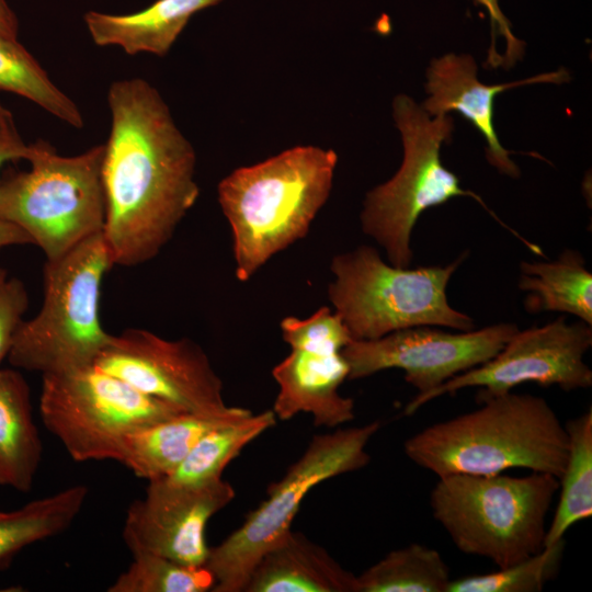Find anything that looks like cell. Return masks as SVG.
Returning <instances> with one entry per match:
<instances>
[{
	"label": "cell",
	"instance_id": "cell-1",
	"mask_svg": "<svg viewBox=\"0 0 592 592\" xmlns=\"http://www.w3.org/2000/svg\"><path fill=\"white\" fill-rule=\"evenodd\" d=\"M107 104L103 236L114 265L135 266L162 250L197 201L196 156L160 93L145 79L114 81Z\"/></svg>",
	"mask_w": 592,
	"mask_h": 592
},
{
	"label": "cell",
	"instance_id": "cell-2",
	"mask_svg": "<svg viewBox=\"0 0 592 592\" xmlns=\"http://www.w3.org/2000/svg\"><path fill=\"white\" fill-rule=\"evenodd\" d=\"M479 399V408L433 423L406 440L407 457L437 477L522 468L559 479L568 435L549 403L511 391Z\"/></svg>",
	"mask_w": 592,
	"mask_h": 592
},
{
	"label": "cell",
	"instance_id": "cell-3",
	"mask_svg": "<svg viewBox=\"0 0 592 592\" xmlns=\"http://www.w3.org/2000/svg\"><path fill=\"white\" fill-rule=\"evenodd\" d=\"M337 161L331 149L298 146L219 182L218 203L231 229L240 282L307 235L330 195Z\"/></svg>",
	"mask_w": 592,
	"mask_h": 592
},
{
	"label": "cell",
	"instance_id": "cell-4",
	"mask_svg": "<svg viewBox=\"0 0 592 592\" xmlns=\"http://www.w3.org/2000/svg\"><path fill=\"white\" fill-rule=\"evenodd\" d=\"M430 493L434 520L463 554L504 568L545 548L546 519L558 478L452 474L437 477Z\"/></svg>",
	"mask_w": 592,
	"mask_h": 592
},
{
	"label": "cell",
	"instance_id": "cell-5",
	"mask_svg": "<svg viewBox=\"0 0 592 592\" xmlns=\"http://www.w3.org/2000/svg\"><path fill=\"white\" fill-rule=\"evenodd\" d=\"M113 265L103 232L46 260L42 307L18 329L10 365L42 375L94 365L111 338L100 320V299Z\"/></svg>",
	"mask_w": 592,
	"mask_h": 592
},
{
	"label": "cell",
	"instance_id": "cell-6",
	"mask_svg": "<svg viewBox=\"0 0 592 592\" xmlns=\"http://www.w3.org/2000/svg\"><path fill=\"white\" fill-rule=\"evenodd\" d=\"M466 254L445 266L410 269L394 266L373 247L360 246L332 258L334 280L328 297L353 340L378 339L418 326L469 331L474 320L454 309L446 295Z\"/></svg>",
	"mask_w": 592,
	"mask_h": 592
},
{
	"label": "cell",
	"instance_id": "cell-7",
	"mask_svg": "<svg viewBox=\"0 0 592 592\" xmlns=\"http://www.w3.org/2000/svg\"><path fill=\"white\" fill-rule=\"evenodd\" d=\"M104 144L76 156L58 155L44 140L30 145V169L0 181V217L21 228L55 260L103 232L106 202Z\"/></svg>",
	"mask_w": 592,
	"mask_h": 592
},
{
	"label": "cell",
	"instance_id": "cell-8",
	"mask_svg": "<svg viewBox=\"0 0 592 592\" xmlns=\"http://www.w3.org/2000/svg\"><path fill=\"white\" fill-rule=\"evenodd\" d=\"M394 118L401 133L403 160L396 174L371 190L361 213L364 234L374 239L397 267H409L413 258L411 235L420 215L456 196L476 200L503 227L509 229L533 252L537 250L514 229L506 226L471 191L464 190L456 174L444 167L441 147L451 137L453 119L433 118L411 98L399 94L392 102Z\"/></svg>",
	"mask_w": 592,
	"mask_h": 592
},
{
	"label": "cell",
	"instance_id": "cell-9",
	"mask_svg": "<svg viewBox=\"0 0 592 592\" xmlns=\"http://www.w3.org/2000/svg\"><path fill=\"white\" fill-rule=\"evenodd\" d=\"M379 428L380 422L373 421L314 436L282 479L269 487L266 499L219 545L209 548L204 567L215 579L212 591H243L261 557L291 531L307 493L325 480L368 464L366 446Z\"/></svg>",
	"mask_w": 592,
	"mask_h": 592
},
{
	"label": "cell",
	"instance_id": "cell-10",
	"mask_svg": "<svg viewBox=\"0 0 592 592\" xmlns=\"http://www.w3.org/2000/svg\"><path fill=\"white\" fill-rule=\"evenodd\" d=\"M39 412L76 462H117L127 435L185 413L94 365L42 375Z\"/></svg>",
	"mask_w": 592,
	"mask_h": 592
},
{
	"label": "cell",
	"instance_id": "cell-11",
	"mask_svg": "<svg viewBox=\"0 0 592 592\" xmlns=\"http://www.w3.org/2000/svg\"><path fill=\"white\" fill-rule=\"evenodd\" d=\"M591 345V325L580 320L568 323L565 316L542 327L517 330L491 360L415 395L405 414L412 415L431 400L469 387L480 388L479 398L509 392L525 383L566 391L589 388L592 371L583 357Z\"/></svg>",
	"mask_w": 592,
	"mask_h": 592
},
{
	"label": "cell",
	"instance_id": "cell-12",
	"mask_svg": "<svg viewBox=\"0 0 592 592\" xmlns=\"http://www.w3.org/2000/svg\"><path fill=\"white\" fill-rule=\"evenodd\" d=\"M517 330L510 322L458 332L418 326L378 339L352 340L341 354L348 365V379L398 368L420 395L491 360Z\"/></svg>",
	"mask_w": 592,
	"mask_h": 592
},
{
	"label": "cell",
	"instance_id": "cell-13",
	"mask_svg": "<svg viewBox=\"0 0 592 592\" xmlns=\"http://www.w3.org/2000/svg\"><path fill=\"white\" fill-rule=\"evenodd\" d=\"M94 366L185 413L219 414L232 408L223 398V383L208 356L190 339L167 340L145 329H127L111 334Z\"/></svg>",
	"mask_w": 592,
	"mask_h": 592
},
{
	"label": "cell",
	"instance_id": "cell-14",
	"mask_svg": "<svg viewBox=\"0 0 592 592\" xmlns=\"http://www.w3.org/2000/svg\"><path fill=\"white\" fill-rule=\"evenodd\" d=\"M148 482L145 497L126 512L123 538L128 549L204 566L209 554L206 525L232 501V486L223 479L201 487L174 486L162 479Z\"/></svg>",
	"mask_w": 592,
	"mask_h": 592
},
{
	"label": "cell",
	"instance_id": "cell-15",
	"mask_svg": "<svg viewBox=\"0 0 592 592\" xmlns=\"http://www.w3.org/2000/svg\"><path fill=\"white\" fill-rule=\"evenodd\" d=\"M426 78L429 98L422 104L423 110L432 116L446 115L451 111L462 114L485 137L489 163L499 172L517 178L520 169L511 160V151L502 147L494 129V96L525 84L563 83L570 76L565 68H559L520 81L487 86L478 80L477 65L471 56L451 53L431 61Z\"/></svg>",
	"mask_w": 592,
	"mask_h": 592
},
{
	"label": "cell",
	"instance_id": "cell-16",
	"mask_svg": "<svg viewBox=\"0 0 592 592\" xmlns=\"http://www.w3.org/2000/svg\"><path fill=\"white\" fill-rule=\"evenodd\" d=\"M348 374L341 352L292 349L272 371L278 385L272 411L282 421L309 413L316 426L337 428L349 422L354 419V402L339 392Z\"/></svg>",
	"mask_w": 592,
	"mask_h": 592
},
{
	"label": "cell",
	"instance_id": "cell-17",
	"mask_svg": "<svg viewBox=\"0 0 592 592\" xmlns=\"http://www.w3.org/2000/svg\"><path fill=\"white\" fill-rule=\"evenodd\" d=\"M244 592H356V576L321 546L289 531L254 566Z\"/></svg>",
	"mask_w": 592,
	"mask_h": 592
},
{
	"label": "cell",
	"instance_id": "cell-18",
	"mask_svg": "<svg viewBox=\"0 0 592 592\" xmlns=\"http://www.w3.org/2000/svg\"><path fill=\"white\" fill-rule=\"evenodd\" d=\"M251 413L240 407L219 414L181 413L127 435L117 462L148 481L166 478L206 433Z\"/></svg>",
	"mask_w": 592,
	"mask_h": 592
},
{
	"label": "cell",
	"instance_id": "cell-19",
	"mask_svg": "<svg viewBox=\"0 0 592 592\" xmlns=\"http://www.w3.org/2000/svg\"><path fill=\"white\" fill-rule=\"evenodd\" d=\"M221 0H157L128 14L89 11L83 19L98 46H118L126 54L164 56L196 12Z\"/></svg>",
	"mask_w": 592,
	"mask_h": 592
},
{
	"label": "cell",
	"instance_id": "cell-20",
	"mask_svg": "<svg viewBox=\"0 0 592 592\" xmlns=\"http://www.w3.org/2000/svg\"><path fill=\"white\" fill-rule=\"evenodd\" d=\"M42 456L29 384L18 368L0 367V486L29 492Z\"/></svg>",
	"mask_w": 592,
	"mask_h": 592
},
{
	"label": "cell",
	"instance_id": "cell-21",
	"mask_svg": "<svg viewBox=\"0 0 592 592\" xmlns=\"http://www.w3.org/2000/svg\"><path fill=\"white\" fill-rule=\"evenodd\" d=\"M519 288L530 293V312L570 314L592 326V274L580 252L565 250L554 261L522 262Z\"/></svg>",
	"mask_w": 592,
	"mask_h": 592
},
{
	"label": "cell",
	"instance_id": "cell-22",
	"mask_svg": "<svg viewBox=\"0 0 592 592\" xmlns=\"http://www.w3.org/2000/svg\"><path fill=\"white\" fill-rule=\"evenodd\" d=\"M75 485L11 511H0V568L23 548L65 532L80 513L87 496Z\"/></svg>",
	"mask_w": 592,
	"mask_h": 592
},
{
	"label": "cell",
	"instance_id": "cell-23",
	"mask_svg": "<svg viewBox=\"0 0 592 592\" xmlns=\"http://www.w3.org/2000/svg\"><path fill=\"white\" fill-rule=\"evenodd\" d=\"M568 454L558 479L559 499L547 526L545 546L563 539L577 522L592 515V410L565 423Z\"/></svg>",
	"mask_w": 592,
	"mask_h": 592
},
{
	"label": "cell",
	"instance_id": "cell-24",
	"mask_svg": "<svg viewBox=\"0 0 592 592\" xmlns=\"http://www.w3.org/2000/svg\"><path fill=\"white\" fill-rule=\"evenodd\" d=\"M276 422L272 410L220 425L206 433L177 469L162 478L168 483L201 487L221 479L228 464L259 435Z\"/></svg>",
	"mask_w": 592,
	"mask_h": 592
},
{
	"label": "cell",
	"instance_id": "cell-25",
	"mask_svg": "<svg viewBox=\"0 0 592 592\" xmlns=\"http://www.w3.org/2000/svg\"><path fill=\"white\" fill-rule=\"evenodd\" d=\"M451 581L442 555L412 543L391 550L356 576V592H447Z\"/></svg>",
	"mask_w": 592,
	"mask_h": 592
},
{
	"label": "cell",
	"instance_id": "cell-26",
	"mask_svg": "<svg viewBox=\"0 0 592 592\" xmlns=\"http://www.w3.org/2000/svg\"><path fill=\"white\" fill-rule=\"evenodd\" d=\"M0 91L22 96L75 128L84 125L76 102L48 77L18 38L0 34Z\"/></svg>",
	"mask_w": 592,
	"mask_h": 592
},
{
	"label": "cell",
	"instance_id": "cell-27",
	"mask_svg": "<svg viewBox=\"0 0 592 592\" xmlns=\"http://www.w3.org/2000/svg\"><path fill=\"white\" fill-rule=\"evenodd\" d=\"M132 555L133 561L107 588L109 592H206L215 584L204 566H186L147 551Z\"/></svg>",
	"mask_w": 592,
	"mask_h": 592
},
{
	"label": "cell",
	"instance_id": "cell-28",
	"mask_svg": "<svg viewBox=\"0 0 592 592\" xmlns=\"http://www.w3.org/2000/svg\"><path fill=\"white\" fill-rule=\"evenodd\" d=\"M565 538L497 571L452 579L447 592H538L557 573Z\"/></svg>",
	"mask_w": 592,
	"mask_h": 592
},
{
	"label": "cell",
	"instance_id": "cell-29",
	"mask_svg": "<svg viewBox=\"0 0 592 592\" xmlns=\"http://www.w3.org/2000/svg\"><path fill=\"white\" fill-rule=\"evenodd\" d=\"M280 327L284 341L296 350L340 353L353 340L340 315L327 306L306 319L285 317Z\"/></svg>",
	"mask_w": 592,
	"mask_h": 592
},
{
	"label": "cell",
	"instance_id": "cell-30",
	"mask_svg": "<svg viewBox=\"0 0 592 592\" xmlns=\"http://www.w3.org/2000/svg\"><path fill=\"white\" fill-rule=\"evenodd\" d=\"M27 307L29 295L24 283L0 267V365L8 358Z\"/></svg>",
	"mask_w": 592,
	"mask_h": 592
},
{
	"label": "cell",
	"instance_id": "cell-31",
	"mask_svg": "<svg viewBox=\"0 0 592 592\" xmlns=\"http://www.w3.org/2000/svg\"><path fill=\"white\" fill-rule=\"evenodd\" d=\"M476 3L483 5L491 20L492 46L489 49L488 65L491 67L499 66V59L494 50L496 35L502 36L506 42L505 54L502 55L501 65L512 66L523 55L524 42L517 39L511 31V25L508 19L503 15L499 8L498 0H474Z\"/></svg>",
	"mask_w": 592,
	"mask_h": 592
},
{
	"label": "cell",
	"instance_id": "cell-32",
	"mask_svg": "<svg viewBox=\"0 0 592 592\" xmlns=\"http://www.w3.org/2000/svg\"><path fill=\"white\" fill-rule=\"evenodd\" d=\"M30 145L20 136L11 113L0 104V167L14 160H26Z\"/></svg>",
	"mask_w": 592,
	"mask_h": 592
},
{
	"label": "cell",
	"instance_id": "cell-33",
	"mask_svg": "<svg viewBox=\"0 0 592 592\" xmlns=\"http://www.w3.org/2000/svg\"><path fill=\"white\" fill-rule=\"evenodd\" d=\"M23 244H32L30 237L21 228L0 217V251Z\"/></svg>",
	"mask_w": 592,
	"mask_h": 592
},
{
	"label": "cell",
	"instance_id": "cell-34",
	"mask_svg": "<svg viewBox=\"0 0 592 592\" xmlns=\"http://www.w3.org/2000/svg\"><path fill=\"white\" fill-rule=\"evenodd\" d=\"M19 22L7 0H0V34L18 38Z\"/></svg>",
	"mask_w": 592,
	"mask_h": 592
}]
</instances>
